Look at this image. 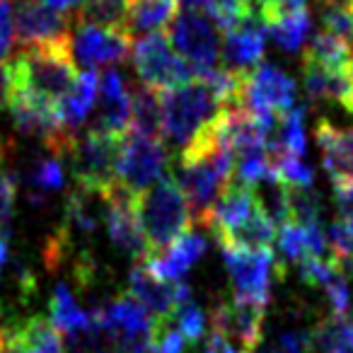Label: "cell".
I'll list each match as a JSON object with an SVG mask.
<instances>
[{"instance_id":"6da1fadb","label":"cell","mask_w":353,"mask_h":353,"mask_svg":"<svg viewBox=\"0 0 353 353\" xmlns=\"http://www.w3.org/2000/svg\"><path fill=\"white\" fill-rule=\"evenodd\" d=\"M75 65L78 63L70 41L20 49V54L8 63L12 83L10 94H25L59 109L65 94L78 83L80 73Z\"/></svg>"},{"instance_id":"7a4b0ae2","label":"cell","mask_w":353,"mask_h":353,"mask_svg":"<svg viewBox=\"0 0 353 353\" xmlns=\"http://www.w3.org/2000/svg\"><path fill=\"white\" fill-rule=\"evenodd\" d=\"M133 206L150 247V259H155L172 242L192 230V213L174 176L157 179L148 192L133 199Z\"/></svg>"},{"instance_id":"3957f363","label":"cell","mask_w":353,"mask_h":353,"mask_svg":"<svg viewBox=\"0 0 353 353\" xmlns=\"http://www.w3.org/2000/svg\"><path fill=\"white\" fill-rule=\"evenodd\" d=\"M162 99V136L170 138L179 152L187 150L206 128L213 126L225 107L201 78L179 85L160 94Z\"/></svg>"},{"instance_id":"277c9868","label":"cell","mask_w":353,"mask_h":353,"mask_svg":"<svg viewBox=\"0 0 353 353\" xmlns=\"http://www.w3.org/2000/svg\"><path fill=\"white\" fill-rule=\"evenodd\" d=\"M133 65L141 78V83L150 90H174L179 85L192 83L196 75L194 70L184 63V59L174 51L172 41L167 34L155 32V34H145L133 39Z\"/></svg>"},{"instance_id":"5b68a950","label":"cell","mask_w":353,"mask_h":353,"mask_svg":"<svg viewBox=\"0 0 353 353\" xmlns=\"http://www.w3.org/2000/svg\"><path fill=\"white\" fill-rule=\"evenodd\" d=\"M223 250L228 276H230L235 300L266 307L271 300V285L276 276H283V264L274 259L271 250Z\"/></svg>"},{"instance_id":"8992f818","label":"cell","mask_w":353,"mask_h":353,"mask_svg":"<svg viewBox=\"0 0 353 353\" xmlns=\"http://www.w3.org/2000/svg\"><path fill=\"white\" fill-rule=\"evenodd\" d=\"M121 143L123 138L107 136V133H99L94 128L83 133V136H75L68 152L75 182L83 184V187H94V189L117 187Z\"/></svg>"},{"instance_id":"52a82bcc","label":"cell","mask_w":353,"mask_h":353,"mask_svg":"<svg viewBox=\"0 0 353 353\" xmlns=\"http://www.w3.org/2000/svg\"><path fill=\"white\" fill-rule=\"evenodd\" d=\"M170 39L196 78L216 70V63L221 61V34L206 15L189 8L176 12L170 25Z\"/></svg>"},{"instance_id":"ba28073f","label":"cell","mask_w":353,"mask_h":353,"mask_svg":"<svg viewBox=\"0 0 353 353\" xmlns=\"http://www.w3.org/2000/svg\"><path fill=\"white\" fill-rule=\"evenodd\" d=\"M167 165V150L160 141L143 136H126L121 143L117 170V187L131 199L141 196L162 179V170Z\"/></svg>"},{"instance_id":"9c48e42d","label":"cell","mask_w":353,"mask_h":353,"mask_svg":"<svg viewBox=\"0 0 353 353\" xmlns=\"http://www.w3.org/2000/svg\"><path fill=\"white\" fill-rule=\"evenodd\" d=\"M75 32L70 34V49H73L75 63L94 70L99 65H117L128 59L133 49V37L119 27H99L75 22Z\"/></svg>"},{"instance_id":"30bf717a","label":"cell","mask_w":353,"mask_h":353,"mask_svg":"<svg viewBox=\"0 0 353 353\" xmlns=\"http://www.w3.org/2000/svg\"><path fill=\"white\" fill-rule=\"evenodd\" d=\"M12 20L20 49L70 41V17L51 10L41 0H15Z\"/></svg>"},{"instance_id":"8fae6325","label":"cell","mask_w":353,"mask_h":353,"mask_svg":"<svg viewBox=\"0 0 353 353\" xmlns=\"http://www.w3.org/2000/svg\"><path fill=\"white\" fill-rule=\"evenodd\" d=\"M242 107L252 114H285L295 109V83L276 65L261 63L247 75Z\"/></svg>"},{"instance_id":"7c38bea8","label":"cell","mask_w":353,"mask_h":353,"mask_svg":"<svg viewBox=\"0 0 353 353\" xmlns=\"http://www.w3.org/2000/svg\"><path fill=\"white\" fill-rule=\"evenodd\" d=\"M264 317L266 307L232 298L225 300V303H218L213 307L211 324L213 332L228 339L232 346L252 353V348L259 346L261 339H264Z\"/></svg>"},{"instance_id":"4fadbf2b","label":"cell","mask_w":353,"mask_h":353,"mask_svg":"<svg viewBox=\"0 0 353 353\" xmlns=\"http://www.w3.org/2000/svg\"><path fill=\"white\" fill-rule=\"evenodd\" d=\"M128 295L155 314V319H172L176 305L192 298V288L187 283H170L160 279L145 261H138L128 274Z\"/></svg>"},{"instance_id":"5bb4252c","label":"cell","mask_w":353,"mask_h":353,"mask_svg":"<svg viewBox=\"0 0 353 353\" xmlns=\"http://www.w3.org/2000/svg\"><path fill=\"white\" fill-rule=\"evenodd\" d=\"M92 128L114 138H126L131 128V92L126 90V83L117 68H107L104 73H99Z\"/></svg>"},{"instance_id":"9a60e30c","label":"cell","mask_w":353,"mask_h":353,"mask_svg":"<svg viewBox=\"0 0 353 353\" xmlns=\"http://www.w3.org/2000/svg\"><path fill=\"white\" fill-rule=\"evenodd\" d=\"M266 51V25L259 17H245L232 30L225 32L221 44V59L225 70L250 75L256 65H261Z\"/></svg>"},{"instance_id":"2e32d148","label":"cell","mask_w":353,"mask_h":353,"mask_svg":"<svg viewBox=\"0 0 353 353\" xmlns=\"http://www.w3.org/2000/svg\"><path fill=\"white\" fill-rule=\"evenodd\" d=\"M104 228H107V235H109V240H112V245L117 247L119 252H123L126 256H133L136 264L138 261L150 259V247H148L143 228H141V223H138L133 199L128 196V194H123L119 187H114V192H112V203H109Z\"/></svg>"},{"instance_id":"e0dca14e","label":"cell","mask_w":353,"mask_h":353,"mask_svg":"<svg viewBox=\"0 0 353 353\" xmlns=\"http://www.w3.org/2000/svg\"><path fill=\"white\" fill-rule=\"evenodd\" d=\"M114 189H94V187H78L65 199V216L61 230L68 237L73 235H94L104 221H107L109 203H112Z\"/></svg>"},{"instance_id":"ac0fdd59","label":"cell","mask_w":353,"mask_h":353,"mask_svg":"<svg viewBox=\"0 0 353 353\" xmlns=\"http://www.w3.org/2000/svg\"><path fill=\"white\" fill-rule=\"evenodd\" d=\"M314 136H317L322 165L329 179L334 184L353 179V123L348 128H341L329 119H319Z\"/></svg>"},{"instance_id":"d6986e66","label":"cell","mask_w":353,"mask_h":353,"mask_svg":"<svg viewBox=\"0 0 353 353\" xmlns=\"http://www.w3.org/2000/svg\"><path fill=\"white\" fill-rule=\"evenodd\" d=\"M15 182H20L27 192V201L39 206L44 203V199L51 192H59L65 184V167L61 162L59 155L54 152H46L44 155L30 157L27 162H22L20 170H17Z\"/></svg>"},{"instance_id":"ffe728a7","label":"cell","mask_w":353,"mask_h":353,"mask_svg":"<svg viewBox=\"0 0 353 353\" xmlns=\"http://www.w3.org/2000/svg\"><path fill=\"white\" fill-rule=\"evenodd\" d=\"M6 343L15 353H63L61 334L44 314H27L6 327Z\"/></svg>"},{"instance_id":"44dd1931","label":"cell","mask_w":353,"mask_h":353,"mask_svg":"<svg viewBox=\"0 0 353 353\" xmlns=\"http://www.w3.org/2000/svg\"><path fill=\"white\" fill-rule=\"evenodd\" d=\"M206 237L189 230L176 242H172L162 254H157L155 259L145 261V264L160 279L170 281V283H184V279L194 269V264H199V259L206 254Z\"/></svg>"},{"instance_id":"7402d4cb","label":"cell","mask_w":353,"mask_h":353,"mask_svg":"<svg viewBox=\"0 0 353 353\" xmlns=\"http://www.w3.org/2000/svg\"><path fill=\"white\" fill-rule=\"evenodd\" d=\"M256 208H259V203H256L254 192H252L250 184L230 182L225 189H223L221 196H218L216 208H213V216H211V223H208L213 237H218V235H223V232L237 228L242 221H247Z\"/></svg>"},{"instance_id":"603a6c76","label":"cell","mask_w":353,"mask_h":353,"mask_svg":"<svg viewBox=\"0 0 353 353\" xmlns=\"http://www.w3.org/2000/svg\"><path fill=\"white\" fill-rule=\"evenodd\" d=\"M329 250V242L322 232V225H298L288 223L279 232V252L288 264H303L307 259H319Z\"/></svg>"},{"instance_id":"cb8c5ba5","label":"cell","mask_w":353,"mask_h":353,"mask_svg":"<svg viewBox=\"0 0 353 353\" xmlns=\"http://www.w3.org/2000/svg\"><path fill=\"white\" fill-rule=\"evenodd\" d=\"M49 322L54 324L56 332L68 339L85 332L94 322V310L80 307L73 290L65 283H59L49 298Z\"/></svg>"},{"instance_id":"d4e9b609","label":"cell","mask_w":353,"mask_h":353,"mask_svg":"<svg viewBox=\"0 0 353 353\" xmlns=\"http://www.w3.org/2000/svg\"><path fill=\"white\" fill-rule=\"evenodd\" d=\"M99 92V75L94 70H85L78 75V83L73 85L65 99L59 104V117L68 131L78 133V128L85 123V119L94 112Z\"/></svg>"},{"instance_id":"484cf974","label":"cell","mask_w":353,"mask_h":353,"mask_svg":"<svg viewBox=\"0 0 353 353\" xmlns=\"http://www.w3.org/2000/svg\"><path fill=\"white\" fill-rule=\"evenodd\" d=\"M176 15V0H128L126 32L136 34H155L162 27L172 25Z\"/></svg>"},{"instance_id":"4316f807","label":"cell","mask_w":353,"mask_h":353,"mask_svg":"<svg viewBox=\"0 0 353 353\" xmlns=\"http://www.w3.org/2000/svg\"><path fill=\"white\" fill-rule=\"evenodd\" d=\"M216 240L228 250H271V242L276 240V225L261 208H256L247 221L218 235Z\"/></svg>"},{"instance_id":"83f0119b","label":"cell","mask_w":353,"mask_h":353,"mask_svg":"<svg viewBox=\"0 0 353 353\" xmlns=\"http://www.w3.org/2000/svg\"><path fill=\"white\" fill-rule=\"evenodd\" d=\"M131 131L133 136L155 138L162 136V99L157 90H150L145 85L133 90L131 97Z\"/></svg>"},{"instance_id":"f1b7e54d","label":"cell","mask_w":353,"mask_h":353,"mask_svg":"<svg viewBox=\"0 0 353 353\" xmlns=\"http://www.w3.org/2000/svg\"><path fill=\"white\" fill-rule=\"evenodd\" d=\"M252 192L259 203L261 211L269 216V221L279 223L281 228L290 223V201H288V187L281 182L279 176L266 174L264 179H259L256 184H252Z\"/></svg>"},{"instance_id":"f546056e","label":"cell","mask_w":353,"mask_h":353,"mask_svg":"<svg viewBox=\"0 0 353 353\" xmlns=\"http://www.w3.org/2000/svg\"><path fill=\"white\" fill-rule=\"evenodd\" d=\"M303 61L322 65V68H346L351 61V46L327 32H319L312 37L310 44H305Z\"/></svg>"},{"instance_id":"4dcf8cb0","label":"cell","mask_w":353,"mask_h":353,"mask_svg":"<svg viewBox=\"0 0 353 353\" xmlns=\"http://www.w3.org/2000/svg\"><path fill=\"white\" fill-rule=\"evenodd\" d=\"M310 27H312V20H310L307 10L305 12H295V15H283L279 20H274L271 25H266V32L271 34V39L276 41V46L283 51H300L305 46L310 37Z\"/></svg>"},{"instance_id":"1f68e13d","label":"cell","mask_w":353,"mask_h":353,"mask_svg":"<svg viewBox=\"0 0 353 353\" xmlns=\"http://www.w3.org/2000/svg\"><path fill=\"white\" fill-rule=\"evenodd\" d=\"M290 223L298 225H319L322 221V196L312 187H288Z\"/></svg>"},{"instance_id":"d6a6232c","label":"cell","mask_w":353,"mask_h":353,"mask_svg":"<svg viewBox=\"0 0 353 353\" xmlns=\"http://www.w3.org/2000/svg\"><path fill=\"white\" fill-rule=\"evenodd\" d=\"M182 3L189 10H206L218 22V27H223L225 32L232 30L245 17H250L247 6L242 0H182Z\"/></svg>"},{"instance_id":"836d02e7","label":"cell","mask_w":353,"mask_h":353,"mask_svg":"<svg viewBox=\"0 0 353 353\" xmlns=\"http://www.w3.org/2000/svg\"><path fill=\"white\" fill-rule=\"evenodd\" d=\"M172 319L176 322V329L182 332V336L187 339L189 343H196L206 336L208 317H206V312L194 303V298H187L184 303L176 305Z\"/></svg>"},{"instance_id":"e575fe53","label":"cell","mask_w":353,"mask_h":353,"mask_svg":"<svg viewBox=\"0 0 353 353\" xmlns=\"http://www.w3.org/2000/svg\"><path fill=\"white\" fill-rule=\"evenodd\" d=\"M17 182L10 172L0 170V240H10V225L15 218Z\"/></svg>"},{"instance_id":"d590c367","label":"cell","mask_w":353,"mask_h":353,"mask_svg":"<svg viewBox=\"0 0 353 353\" xmlns=\"http://www.w3.org/2000/svg\"><path fill=\"white\" fill-rule=\"evenodd\" d=\"M266 353H312V336L310 329L293 327L281 332L274 341L266 346Z\"/></svg>"},{"instance_id":"8d00e7d4","label":"cell","mask_w":353,"mask_h":353,"mask_svg":"<svg viewBox=\"0 0 353 353\" xmlns=\"http://www.w3.org/2000/svg\"><path fill=\"white\" fill-rule=\"evenodd\" d=\"M187 339L176 327H170L167 319H157L155 334H152L150 353H184L187 351Z\"/></svg>"},{"instance_id":"74e56055","label":"cell","mask_w":353,"mask_h":353,"mask_svg":"<svg viewBox=\"0 0 353 353\" xmlns=\"http://www.w3.org/2000/svg\"><path fill=\"white\" fill-rule=\"evenodd\" d=\"M334 201H336V221L353 223V179L334 184Z\"/></svg>"},{"instance_id":"f35d334b","label":"cell","mask_w":353,"mask_h":353,"mask_svg":"<svg viewBox=\"0 0 353 353\" xmlns=\"http://www.w3.org/2000/svg\"><path fill=\"white\" fill-rule=\"evenodd\" d=\"M12 8H10V0H0V61L6 59L10 54V46H12Z\"/></svg>"},{"instance_id":"ab89813d","label":"cell","mask_w":353,"mask_h":353,"mask_svg":"<svg viewBox=\"0 0 353 353\" xmlns=\"http://www.w3.org/2000/svg\"><path fill=\"white\" fill-rule=\"evenodd\" d=\"M252 17H259L264 25L276 20V0H242Z\"/></svg>"},{"instance_id":"60d3db41","label":"cell","mask_w":353,"mask_h":353,"mask_svg":"<svg viewBox=\"0 0 353 353\" xmlns=\"http://www.w3.org/2000/svg\"><path fill=\"white\" fill-rule=\"evenodd\" d=\"M206 353H250V351H242V348L232 346L228 339H223L221 334L213 332L211 336L206 339Z\"/></svg>"},{"instance_id":"b9f144b4","label":"cell","mask_w":353,"mask_h":353,"mask_svg":"<svg viewBox=\"0 0 353 353\" xmlns=\"http://www.w3.org/2000/svg\"><path fill=\"white\" fill-rule=\"evenodd\" d=\"M310 0H276V20L283 15H295V12L307 10ZM271 25V22H269Z\"/></svg>"},{"instance_id":"7bdbcfd3","label":"cell","mask_w":353,"mask_h":353,"mask_svg":"<svg viewBox=\"0 0 353 353\" xmlns=\"http://www.w3.org/2000/svg\"><path fill=\"white\" fill-rule=\"evenodd\" d=\"M10 92H12L10 68H8L6 63H0V112L8 107V102H10Z\"/></svg>"},{"instance_id":"ee69618b","label":"cell","mask_w":353,"mask_h":353,"mask_svg":"<svg viewBox=\"0 0 353 353\" xmlns=\"http://www.w3.org/2000/svg\"><path fill=\"white\" fill-rule=\"evenodd\" d=\"M41 3L49 6L51 10H56V12H70V10L78 12L85 0H41Z\"/></svg>"},{"instance_id":"f6af8a7d","label":"cell","mask_w":353,"mask_h":353,"mask_svg":"<svg viewBox=\"0 0 353 353\" xmlns=\"http://www.w3.org/2000/svg\"><path fill=\"white\" fill-rule=\"evenodd\" d=\"M6 351V327H3V312H0V353Z\"/></svg>"},{"instance_id":"bcb514c9","label":"cell","mask_w":353,"mask_h":353,"mask_svg":"<svg viewBox=\"0 0 353 353\" xmlns=\"http://www.w3.org/2000/svg\"><path fill=\"white\" fill-rule=\"evenodd\" d=\"M332 353H353V341L341 343V346H339V348H334Z\"/></svg>"}]
</instances>
